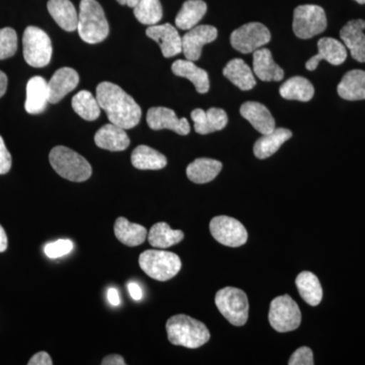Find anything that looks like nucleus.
<instances>
[{"label":"nucleus","instance_id":"cd10ccee","mask_svg":"<svg viewBox=\"0 0 365 365\" xmlns=\"http://www.w3.org/2000/svg\"><path fill=\"white\" fill-rule=\"evenodd\" d=\"M337 91L344 100H365V71L355 69L347 72L338 85Z\"/></svg>","mask_w":365,"mask_h":365},{"label":"nucleus","instance_id":"9b49d317","mask_svg":"<svg viewBox=\"0 0 365 365\" xmlns=\"http://www.w3.org/2000/svg\"><path fill=\"white\" fill-rule=\"evenodd\" d=\"M211 235L223 246L237 248L246 244L248 232L242 223L230 216L220 215L212 218L209 225Z\"/></svg>","mask_w":365,"mask_h":365},{"label":"nucleus","instance_id":"de8ad7c7","mask_svg":"<svg viewBox=\"0 0 365 365\" xmlns=\"http://www.w3.org/2000/svg\"><path fill=\"white\" fill-rule=\"evenodd\" d=\"M117 2L118 4H121V6H127L134 9V7L136 6V4H138L139 0H117Z\"/></svg>","mask_w":365,"mask_h":365},{"label":"nucleus","instance_id":"7ed1b4c3","mask_svg":"<svg viewBox=\"0 0 365 365\" xmlns=\"http://www.w3.org/2000/svg\"><path fill=\"white\" fill-rule=\"evenodd\" d=\"M78 31L81 39L88 44L103 42L109 35V24L97 0H81Z\"/></svg>","mask_w":365,"mask_h":365},{"label":"nucleus","instance_id":"9d476101","mask_svg":"<svg viewBox=\"0 0 365 365\" xmlns=\"http://www.w3.org/2000/svg\"><path fill=\"white\" fill-rule=\"evenodd\" d=\"M271 40L270 31L260 23H249L240 26L230 36V43L237 51L249 54L268 44Z\"/></svg>","mask_w":365,"mask_h":365},{"label":"nucleus","instance_id":"37998d69","mask_svg":"<svg viewBox=\"0 0 365 365\" xmlns=\"http://www.w3.org/2000/svg\"><path fill=\"white\" fill-rule=\"evenodd\" d=\"M103 365H125L124 359L121 355L112 354L105 357L102 361Z\"/></svg>","mask_w":365,"mask_h":365},{"label":"nucleus","instance_id":"dca6fc26","mask_svg":"<svg viewBox=\"0 0 365 365\" xmlns=\"http://www.w3.org/2000/svg\"><path fill=\"white\" fill-rule=\"evenodd\" d=\"M364 29V20H353L348 21L340 31L341 40L345 47L349 49L352 58L361 63L365 62Z\"/></svg>","mask_w":365,"mask_h":365},{"label":"nucleus","instance_id":"0eeeda50","mask_svg":"<svg viewBox=\"0 0 365 365\" xmlns=\"http://www.w3.org/2000/svg\"><path fill=\"white\" fill-rule=\"evenodd\" d=\"M24 57L32 67H45L52 57V43L49 36L37 28L28 26L23 37Z\"/></svg>","mask_w":365,"mask_h":365},{"label":"nucleus","instance_id":"4be33fe9","mask_svg":"<svg viewBox=\"0 0 365 365\" xmlns=\"http://www.w3.org/2000/svg\"><path fill=\"white\" fill-rule=\"evenodd\" d=\"M95 143L103 150L123 151L130 145V139L125 129L115 124H107L97 131Z\"/></svg>","mask_w":365,"mask_h":365},{"label":"nucleus","instance_id":"f704fd0d","mask_svg":"<svg viewBox=\"0 0 365 365\" xmlns=\"http://www.w3.org/2000/svg\"><path fill=\"white\" fill-rule=\"evenodd\" d=\"M71 106L74 112L86 121H95L100 117L101 106L90 91H81L76 93L72 98Z\"/></svg>","mask_w":365,"mask_h":365},{"label":"nucleus","instance_id":"58836bf2","mask_svg":"<svg viewBox=\"0 0 365 365\" xmlns=\"http://www.w3.org/2000/svg\"><path fill=\"white\" fill-rule=\"evenodd\" d=\"M314 354L311 348L300 347L290 357L289 365H313Z\"/></svg>","mask_w":365,"mask_h":365},{"label":"nucleus","instance_id":"c756f323","mask_svg":"<svg viewBox=\"0 0 365 365\" xmlns=\"http://www.w3.org/2000/svg\"><path fill=\"white\" fill-rule=\"evenodd\" d=\"M207 11V4L203 0H187L176 16V26L180 30L189 31L202 20Z\"/></svg>","mask_w":365,"mask_h":365},{"label":"nucleus","instance_id":"a878e982","mask_svg":"<svg viewBox=\"0 0 365 365\" xmlns=\"http://www.w3.org/2000/svg\"><path fill=\"white\" fill-rule=\"evenodd\" d=\"M223 76L242 91L252 90L257 83L252 69L241 58L230 60L223 69Z\"/></svg>","mask_w":365,"mask_h":365},{"label":"nucleus","instance_id":"6ab92c4d","mask_svg":"<svg viewBox=\"0 0 365 365\" xmlns=\"http://www.w3.org/2000/svg\"><path fill=\"white\" fill-rule=\"evenodd\" d=\"M241 115L248 120L252 126L261 134L271 133L275 130V120L268 108L257 102H247L242 105Z\"/></svg>","mask_w":365,"mask_h":365},{"label":"nucleus","instance_id":"a211bd4d","mask_svg":"<svg viewBox=\"0 0 365 365\" xmlns=\"http://www.w3.org/2000/svg\"><path fill=\"white\" fill-rule=\"evenodd\" d=\"M79 76L78 72L69 67L58 69L48 83L49 88V103L57 104L67 93L73 91L78 86Z\"/></svg>","mask_w":365,"mask_h":365},{"label":"nucleus","instance_id":"2eb2a0df","mask_svg":"<svg viewBox=\"0 0 365 365\" xmlns=\"http://www.w3.org/2000/svg\"><path fill=\"white\" fill-rule=\"evenodd\" d=\"M319 53L312 57L306 63L307 71H316L319 61L326 60L332 66H338L344 63L347 58V48L339 41L333 38H322L318 42Z\"/></svg>","mask_w":365,"mask_h":365},{"label":"nucleus","instance_id":"bb28decb","mask_svg":"<svg viewBox=\"0 0 365 365\" xmlns=\"http://www.w3.org/2000/svg\"><path fill=\"white\" fill-rule=\"evenodd\" d=\"M222 169V163L212 158H197L187 168V177L196 184L213 181Z\"/></svg>","mask_w":365,"mask_h":365},{"label":"nucleus","instance_id":"c03bdc74","mask_svg":"<svg viewBox=\"0 0 365 365\" xmlns=\"http://www.w3.org/2000/svg\"><path fill=\"white\" fill-rule=\"evenodd\" d=\"M107 297L108 300H109V302L112 306H119L120 302H121V300H120L119 292H118L116 288H110V289L108 290Z\"/></svg>","mask_w":365,"mask_h":365},{"label":"nucleus","instance_id":"f03ea898","mask_svg":"<svg viewBox=\"0 0 365 365\" xmlns=\"http://www.w3.org/2000/svg\"><path fill=\"white\" fill-rule=\"evenodd\" d=\"M168 339L172 344L190 349L201 347L210 339L207 327L186 314H177L168 319Z\"/></svg>","mask_w":365,"mask_h":365},{"label":"nucleus","instance_id":"aec40b11","mask_svg":"<svg viewBox=\"0 0 365 365\" xmlns=\"http://www.w3.org/2000/svg\"><path fill=\"white\" fill-rule=\"evenodd\" d=\"M49 103V88L45 78L34 76L26 85V111L37 115L45 111Z\"/></svg>","mask_w":365,"mask_h":365},{"label":"nucleus","instance_id":"ddd939ff","mask_svg":"<svg viewBox=\"0 0 365 365\" xmlns=\"http://www.w3.org/2000/svg\"><path fill=\"white\" fill-rule=\"evenodd\" d=\"M148 126L153 130H163L170 129L180 134V135H188L191 127L186 118H178L176 113L169 108L155 107L150 108L146 116Z\"/></svg>","mask_w":365,"mask_h":365},{"label":"nucleus","instance_id":"a19ab883","mask_svg":"<svg viewBox=\"0 0 365 365\" xmlns=\"http://www.w3.org/2000/svg\"><path fill=\"white\" fill-rule=\"evenodd\" d=\"M29 365H52L51 356L47 352H38L28 362Z\"/></svg>","mask_w":365,"mask_h":365},{"label":"nucleus","instance_id":"c9c22d12","mask_svg":"<svg viewBox=\"0 0 365 365\" xmlns=\"http://www.w3.org/2000/svg\"><path fill=\"white\" fill-rule=\"evenodd\" d=\"M134 16L143 25H157L163 18L160 0H139L134 7Z\"/></svg>","mask_w":365,"mask_h":365},{"label":"nucleus","instance_id":"1a4fd4ad","mask_svg":"<svg viewBox=\"0 0 365 365\" xmlns=\"http://www.w3.org/2000/svg\"><path fill=\"white\" fill-rule=\"evenodd\" d=\"M269 322L279 333L297 330L302 323L299 304L287 294L276 297L271 302Z\"/></svg>","mask_w":365,"mask_h":365},{"label":"nucleus","instance_id":"412c9836","mask_svg":"<svg viewBox=\"0 0 365 365\" xmlns=\"http://www.w3.org/2000/svg\"><path fill=\"white\" fill-rule=\"evenodd\" d=\"M255 76L262 81H280L284 78V71L274 62L272 53L267 48H260L254 52Z\"/></svg>","mask_w":365,"mask_h":365},{"label":"nucleus","instance_id":"20e7f679","mask_svg":"<svg viewBox=\"0 0 365 365\" xmlns=\"http://www.w3.org/2000/svg\"><path fill=\"white\" fill-rule=\"evenodd\" d=\"M50 163L55 172L72 182H85L91 176L90 163L66 146H56L49 155Z\"/></svg>","mask_w":365,"mask_h":365},{"label":"nucleus","instance_id":"7c9ffc66","mask_svg":"<svg viewBox=\"0 0 365 365\" xmlns=\"http://www.w3.org/2000/svg\"><path fill=\"white\" fill-rule=\"evenodd\" d=\"M297 289L302 299L309 306L317 307L323 299V288L314 274L304 271L299 274L295 280Z\"/></svg>","mask_w":365,"mask_h":365},{"label":"nucleus","instance_id":"2f4dec72","mask_svg":"<svg viewBox=\"0 0 365 365\" xmlns=\"http://www.w3.org/2000/svg\"><path fill=\"white\" fill-rule=\"evenodd\" d=\"M279 93L285 100L309 102L314 98V88L307 78L294 76L280 86Z\"/></svg>","mask_w":365,"mask_h":365},{"label":"nucleus","instance_id":"f3484780","mask_svg":"<svg viewBox=\"0 0 365 365\" xmlns=\"http://www.w3.org/2000/svg\"><path fill=\"white\" fill-rule=\"evenodd\" d=\"M191 118L194 122L195 131L202 135L222 130L228 122L227 112L225 110L218 109V108H210L208 111L195 109L192 111Z\"/></svg>","mask_w":365,"mask_h":365},{"label":"nucleus","instance_id":"ea45409f","mask_svg":"<svg viewBox=\"0 0 365 365\" xmlns=\"http://www.w3.org/2000/svg\"><path fill=\"white\" fill-rule=\"evenodd\" d=\"M11 155L7 150L4 138L0 136V175L7 174L11 168Z\"/></svg>","mask_w":365,"mask_h":365},{"label":"nucleus","instance_id":"79ce46f5","mask_svg":"<svg viewBox=\"0 0 365 365\" xmlns=\"http://www.w3.org/2000/svg\"><path fill=\"white\" fill-rule=\"evenodd\" d=\"M127 287H128V292L129 294H130L132 299L134 300H140L143 299V289H141L140 287H139L136 282L128 283Z\"/></svg>","mask_w":365,"mask_h":365},{"label":"nucleus","instance_id":"f257e3e1","mask_svg":"<svg viewBox=\"0 0 365 365\" xmlns=\"http://www.w3.org/2000/svg\"><path fill=\"white\" fill-rule=\"evenodd\" d=\"M97 100L111 123L132 129L140 122V107L134 98L115 83L104 81L97 86Z\"/></svg>","mask_w":365,"mask_h":365},{"label":"nucleus","instance_id":"72a5a7b5","mask_svg":"<svg viewBox=\"0 0 365 365\" xmlns=\"http://www.w3.org/2000/svg\"><path fill=\"white\" fill-rule=\"evenodd\" d=\"M148 239L153 248L167 249L181 242L184 239V232L172 230L168 223L158 222L150 228Z\"/></svg>","mask_w":365,"mask_h":365},{"label":"nucleus","instance_id":"f8f14e48","mask_svg":"<svg viewBox=\"0 0 365 365\" xmlns=\"http://www.w3.org/2000/svg\"><path fill=\"white\" fill-rule=\"evenodd\" d=\"M217 29L213 26H196L182 37V52L191 61H197L202 54L203 46L217 38Z\"/></svg>","mask_w":365,"mask_h":365},{"label":"nucleus","instance_id":"09e8293b","mask_svg":"<svg viewBox=\"0 0 365 365\" xmlns=\"http://www.w3.org/2000/svg\"><path fill=\"white\" fill-rule=\"evenodd\" d=\"M355 1L359 2V4H365V0H355Z\"/></svg>","mask_w":365,"mask_h":365},{"label":"nucleus","instance_id":"473e14b6","mask_svg":"<svg viewBox=\"0 0 365 365\" xmlns=\"http://www.w3.org/2000/svg\"><path fill=\"white\" fill-rule=\"evenodd\" d=\"M131 163L138 170H162L167 165V158L150 146L139 145L131 155Z\"/></svg>","mask_w":365,"mask_h":365},{"label":"nucleus","instance_id":"b1692460","mask_svg":"<svg viewBox=\"0 0 365 365\" xmlns=\"http://www.w3.org/2000/svg\"><path fill=\"white\" fill-rule=\"evenodd\" d=\"M172 71L177 76L189 79L199 93H206L210 88L207 72L195 66L191 60H177L173 63Z\"/></svg>","mask_w":365,"mask_h":365},{"label":"nucleus","instance_id":"5701e85b","mask_svg":"<svg viewBox=\"0 0 365 365\" xmlns=\"http://www.w3.org/2000/svg\"><path fill=\"white\" fill-rule=\"evenodd\" d=\"M47 7L60 28L66 32L78 30V14L71 0H49Z\"/></svg>","mask_w":365,"mask_h":365},{"label":"nucleus","instance_id":"4468645a","mask_svg":"<svg viewBox=\"0 0 365 365\" xmlns=\"http://www.w3.org/2000/svg\"><path fill=\"white\" fill-rule=\"evenodd\" d=\"M146 35L160 45L165 58L176 56L182 52V37L170 24L150 26Z\"/></svg>","mask_w":365,"mask_h":365},{"label":"nucleus","instance_id":"393cba45","mask_svg":"<svg viewBox=\"0 0 365 365\" xmlns=\"http://www.w3.org/2000/svg\"><path fill=\"white\" fill-rule=\"evenodd\" d=\"M292 137V132L288 129L275 128V130L265 134L256 141L254 145L255 157L260 160L270 158Z\"/></svg>","mask_w":365,"mask_h":365},{"label":"nucleus","instance_id":"c85d7f7f","mask_svg":"<svg viewBox=\"0 0 365 365\" xmlns=\"http://www.w3.org/2000/svg\"><path fill=\"white\" fill-rule=\"evenodd\" d=\"M115 235L118 241L128 247L143 244L148 237V230L138 223H132L125 217L117 218L114 225Z\"/></svg>","mask_w":365,"mask_h":365},{"label":"nucleus","instance_id":"49530a36","mask_svg":"<svg viewBox=\"0 0 365 365\" xmlns=\"http://www.w3.org/2000/svg\"><path fill=\"white\" fill-rule=\"evenodd\" d=\"M7 88V76L4 72L0 71V98L6 93Z\"/></svg>","mask_w":365,"mask_h":365},{"label":"nucleus","instance_id":"423d86ee","mask_svg":"<svg viewBox=\"0 0 365 365\" xmlns=\"http://www.w3.org/2000/svg\"><path fill=\"white\" fill-rule=\"evenodd\" d=\"M215 304L232 325L241 327L249 318V300L242 290L225 287L216 294Z\"/></svg>","mask_w":365,"mask_h":365},{"label":"nucleus","instance_id":"39448f33","mask_svg":"<svg viewBox=\"0 0 365 365\" xmlns=\"http://www.w3.org/2000/svg\"><path fill=\"white\" fill-rule=\"evenodd\" d=\"M139 266L146 275L158 281L174 278L182 268L180 257L163 250H148L139 256Z\"/></svg>","mask_w":365,"mask_h":365},{"label":"nucleus","instance_id":"a18cd8bd","mask_svg":"<svg viewBox=\"0 0 365 365\" xmlns=\"http://www.w3.org/2000/svg\"><path fill=\"white\" fill-rule=\"evenodd\" d=\"M7 249V235L4 228L0 225V253H4Z\"/></svg>","mask_w":365,"mask_h":365},{"label":"nucleus","instance_id":"e433bc0d","mask_svg":"<svg viewBox=\"0 0 365 365\" xmlns=\"http://www.w3.org/2000/svg\"><path fill=\"white\" fill-rule=\"evenodd\" d=\"M18 50V35L11 28L0 30V60L11 58Z\"/></svg>","mask_w":365,"mask_h":365},{"label":"nucleus","instance_id":"6e6552de","mask_svg":"<svg viewBox=\"0 0 365 365\" xmlns=\"http://www.w3.org/2000/svg\"><path fill=\"white\" fill-rule=\"evenodd\" d=\"M327 16L323 7L304 4L294 9L292 29L299 39H311L327 29Z\"/></svg>","mask_w":365,"mask_h":365},{"label":"nucleus","instance_id":"4c0bfd02","mask_svg":"<svg viewBox=\"0 0 365 365\" xmlns=\"http://www.w3.org/2000/svg\"><path fill=\"white\" fill-rule=\"evenodd\" d=\"M73 250V242L71 240H58L46 245L44 252L48 258L56 259L66 256Z\"/></svg>","mask_w":365,"mask_h":365}]
</instances>
